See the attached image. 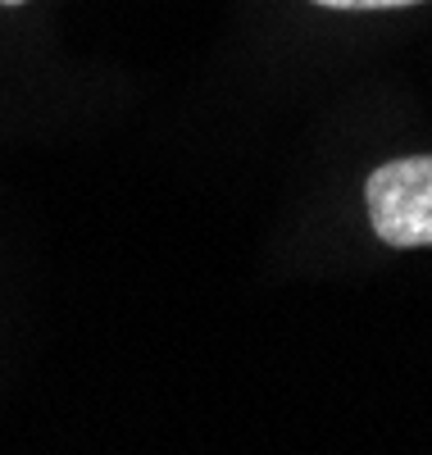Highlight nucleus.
<instances>
[{"mask_svg":"<svg viewBox=\"0 0 432 455\" xmlns=\"http://www.w3.org/2000/svg\"><path fill=\"white\" fill-rule=\"evenodd\" d=\"M0 5H23V0H0Z\"/></svg>","mask_w":432,"mask_h":455,"instance_id":"7ed1b4c3","label":"nucleus"},{"mask_svg":"<svg viewBox=\"0 0 432 455\" xmlns=\"http://www.w3.org/2000/svg\"><path fill=\"white\" fill-rule=\"evenodd\" d=\"M324 10H405V5H423V0H314Z\"/></svg>","mask_w":432,"mask_h":455,"instance_id":"f03ea898","label":"nucleus"},{"mask_svg":"<svg viewBox=\"0 0 432 455\" xmlns=\"http://www.w3.org/2000/svg\"><path fill=\"white\" fill-rule=\"evenodd\" d=\"M364 205L378 242L396 251L432 246V156L378 164L364 182Z\"/></svg>","mask_w":432,"mask_h":455,"instance_id":"f257e3e1","label":"nucleus"}]
</instances>
